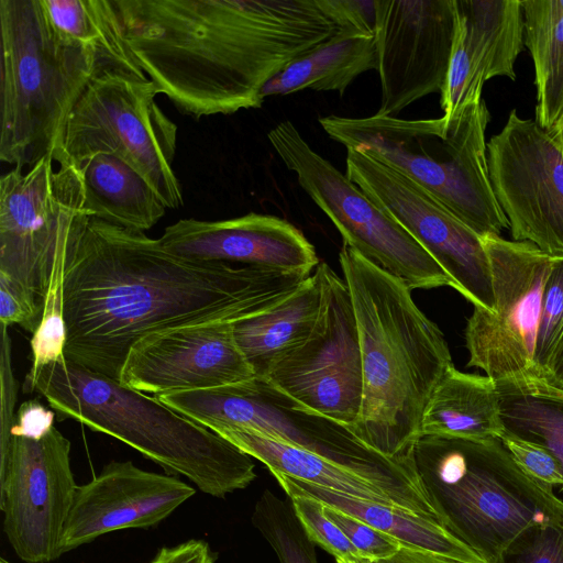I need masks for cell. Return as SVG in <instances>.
Listing matches in <instances>:
<instances>
[{"mask_svg":"<svg viewBox=\"0 0 563 563\" xmlns=\"http://www.w3.org/2000/svg\"><path fill=\"white\" fill-rule=\"evenodd\" d=\"M311 275L201 261L158 239L89 218L65 266L64 356L120 382L130 349L147 334L260 314Z\"/></svg>","mask_w":563,"mask_h":563,"instance_id":"6da1fadb","label":"cell"},{"mask_svg":"<svg viewBox=\"0 0 563 563\" xmlns=\"http://www.w3.org/2000/svg\"><path fill=\"white\" fill-rule=\"evenodd\" d=\"M139 66L196 120L263 104V87L341 30L320 0H112Z\"/></svg>","mask_w":563,"mask_h":563,"instance_id":"7a4b0ae2","label":"cell"},{"mask_svg":"<svg viewBox=\"0 0 563 563\" xmlns=\"http://www.w3.org/2000/svg\"><path fill=\"white\" fill-rule=\"evenodd\" d=\"M339 262L362 357V405L352 431L385 456H407L420 435L424 408L453 364L448 343L404 282L345 244Z\"/></svg>","mask_w":563,"mask_h":563,"instance_id":"3957f363","label":"cell"},{"mask_svg":"<svg viewBox=\"0 0 563 563\" xmlns=\"http://www.w3.org/2000/svg\"><path fill=\"white\" fill-rule=\"evenodd\" d=\"M24 391H36L60 417L113 437L202 493L224 498L255 478L252 456L155 396L77 366L65 357L31 368Z\"/></svg>","mask_w":563,"mask_h":563,"instance_id":"277c9868","label":"cell"},{"mask_svg":"<svg viewBox=\"0 0 563 563\" xmlns=\"http://www.w3.org/2000/svg\"><path fill=\"white\" fill-rule=\"evenodd\" d=\"M410 456L439 522L486 563L527 530L563 525V500L527 475L500 439L420 435Z\"/></svg>","mask_w":563,"mask_h":563,"instance_id":"5b68a950","label":"cell"},{"mask_svg":"<svg viewBox=\"0 0 563 563\" xmlns=\"http://www.w3.org/2000/svg\"><path fill=\"white\" fill-rule=\"evenodd\" d=\"M485 100L454 115L405 120L371 115L319 118L324 132L347 148L363 151L429 192L481 236L509 229L493 190Z\"/></svg>","mask_w":563,"mask_h":563,"instance_id":"8992f818","label":"cell"},{"mask_svg":"<svg viewBox=\"0 0 563 563\" xmlns=\"http://www.w3.org/2000/svg\"><path fill=\"white\" fill-rule=\"evenodd\" d=\"M0 161L30 168L53 156L91 78L95 54L60 35L42 0H0Z\"/></svg>","mask_w":563,"mask_h":563,"instance_id":"52a82bcc","label":"cell"},{"mask_svg":"<svg viewBox=\"0 0 563 563\" xmlns=\"http://www.w3.org/2000/svg\"><path fill=\"white\" fill-rule=\"evenodd\" d=\"M155 397L214 432L252 430L318 454L379 487L396 507L439 522L410 453L396 459L380 454L349 427L309 409L265 378Z\"/></svg>","mask_w":563,"mask_h":563,"instance_id":"ba28073f","label":"cell"},{"mask_svg":"<svg viewBox=\"0 0 563 563\" xmlns=\"http://www.w3.org/2000/svg\"><path fill=\"white\" fill-rule=\"evenodd\" d=\"M148 78L101 70L70 111L53 158L78 167L97 153H113L137 170L167 209L184 203L173 170L177 125L162 111Z\"/></svg>","mask_w":563,"mask_h":563,"instance_id":"9c48e42d","label":"cell"},{"mask_svg":"<svg viewBox=\"0 0 563 563\" xmlns=\"http://www.w3.org/2000/svg\"><path fill=\"white\" fill-rule=\"evenodd\" d=\"M267 137L287 169L295 173L299 186L339 230L345 245L410 290L454 288L451 277L413 236L312 150L294 123H278Z\"/></svg>","mask_w":563,"mask_h":563,"instance_id":"30bf717a","label":"cell"},{"mask_svg":"<svg viewBox=\"0 0 563 563\" xmlns=\"http://www.w3.org/2000/svg\"><path fill=\"white\" fill-rule=\"evenodd\" d=\"M90 216L80 170L46 156L0 179V273L44 303L57 252L71 244Z\"/></svg>","mask_w":563,"mask_h":563,"instance_id":"8fae6325","label":"cell"},{"mask_svg":"<svg viewBox=\"0 0 563 563\" xmlns=\"http://www.w3.org/2000/svg\"><path fill=\"white\" fill-rule=\"evenodd\" d=\"M487 252L495 308L474 307L465 339L468 366L495 380L537 374L534 351L545 282L555 256L529 242L482 236Z\"/></svg>","mask_w":563,"mask_h":563,"instance_id":"7c38bea8","label":"cell"},{"mask_svg":"<svg viewBox=\"0 0 563 563\" xmlns=\"http://www.w3.org/2000/svg\"><path fill=\"white\" fill-rule=\"evenodd\" d=\"M346 177L395 219L439 263L454 289L494 311L493 278L483 239L415 181L369 156L347 148Z\"/></svg>","mask_w":563,"mask_h":563,"instance_id":"4fadbf2b","label":"cell"},{"mask_svg":"<svg viewBox=\"0 0 563 563\" xmlns=\"http://www.w3.org/2000/svg\"><path fill=\"white\" fill-rule=\"evenodd\" d=\"M314 273L321 285L317 323L306 342L265 379L309 409L353 430L363 396L354 308L344 278L324 262Z\"/></svg>","mask_w":563,"mask_h":563,"instance_id":"5bb4252c","label":"cell"},{"mask_svg":"<svg viewBox=\"0 0 563 563\" xmlns=\"http://www.w3.org/2000/svg\"><path fill=\"white\" fill-rule=\"evenodd\" d=\"M70 441L55 427L40 438L12 435L0 459L3 531L26 563H48L62 544L76 489Z\"/></svg>","mask_w":563,"mask_h":563,"instance_id":"9a60e30c","label":"cell"},{"mask_svg":"<svg viewBox=\"0 0 563 563\" xmlns=\"http://www.w3.org/2000/svg\"><path fill=\"white\" fill-rule=\"evenodd\" d=\"M487 156L514 241L563 256V150L555 136L514 109L487 142Z\"/></svg>","mask_w":563,"mask_h":563,"instance_id":"2e32d148","label":"cell"},{"mask_svg":"<svg viewBox=\"0 0 563 563\" xmlns=\"http://www.w3.org/2000/svg\"><path fill=\"white\" fill-rule=\"evenodd\" d=\"M455 0H376L380 103L396 117L415 101L441 93L455 34Z\"/></svg>","mask_w":563,"mask_h":563,"instance_id":"e0dca14e","label":"cell"},{"mask_svg":"<svg viewBox=\"0 0 563 563\" xmlns=\"http://www.w3.org/2000/svg\"><path fill=\"white\" fill-rule=\"evenodd\" d=\"M255 377L235 342L233 323L218 322L145 335L130 349L120 383L156 396L209 389Z\"/></svg>","mask_w":563,"mask_h":563,"instance_id":"ac0fdd59","label":"cell"},{"mask_svg":"<svg viewBox=\"0 0 563 563\" xmlns=\"http://www.w3.org/2000/svg\"><path fill=\"white\" fill-rule=\"evenodd\" d=\"M192 486L170 474L111 461L77 487L65 525L63 554L118 530L148 529L195 495Z\"/></svg>","mask_w":563,"mask_h":563,"instance_id":"d6986e66","label":"cell"},{"mask_svg":"<svg viewBox=\"0 0 563 563\" xmlns=\"http://www.w3.org/2000/svg\"><path fill=\"white\" fill-rule=\"evenodd\" d=\"M170 252L201 261L311 275L314 246L285 219L250 212L225 220L180 219L159 238Z\"/></svg>","mask_w":563,"mask_h":563,"instance_id":"ffe728a7","label":"cell"},{"mask_svg":"<svg viewBox=\"0 0 563 563\" xmlns=\"http://www.w3.org/2000/svg\"><path fill=\"white\" fill-rule=\"evenodd\" d=\"M455 20L449 71L440 93L444 115L481 100L487 80H515V64L525 44L521 0H455Z\"/></svg>","mask_w":563,"mask_h":563,"instance_id":"44dd1931","label":"cell"},{"mask_svg":"<svg viewBox=\"0 0 563 563\" xmlns=\"http://www.w3.org/2000/svg\"><path fill=\"white\" fill-rule=\"evenodd\" d=\"M272 474L287 496L301 495L314 498L396 539L402 548L441 555L462 563H486L435 520L395 506L340 494L278 472Z\"/></svg>","mask_w":563,"mask_h":563,"instance_id":"7402d4cb","label":"cell"},{"mask_svg":"<svg viewBox=\"0 0 563 563\" xmlns=\"http://www.w3.org/2000/svg\"><path fill=\"white\" fill-rule=\"evenodd\" d=\"M321 307V285L313 272L273 308L233 323L235 342L256 377L266 378L311 334Z\"/></svg>","mask_w":563,"mask_h":563,"instance_id":"603a6c76","label":"cell"},{"mask_svg":"<svg viewBox=\"0 0 563 563\" xmlns=\"http://www.w3.org/2000/svg\"><path fill=\"white\" fill-rule=\"evenodd\" d=\"M503 433L496 380L460 372L452 364L424 408L420 435L486 441Z\"/></svg>","mask_w":563,"mask_h":563,"instance_id":"cb8c5ba5","label":"cell"},{"mask_svg":"<svg viewBox=\"0 0 563 563\" xmlns=\"http://www.w3.org/2000/svg\"><path fill=\"white\" fill-rule=\"evenodd\" d=\"M77 168L90 218L144 232L165 214L167 208L155 189L118 155L97 153Z\"/></svg>","mask_w":563,"mask_h":563,"instance_id":"d4e9b609","label":"cell"},{"mask_svg":"<svg viewBox=\"0 0 563 563\" xmlns=\"http://www.w3.org/2000/svg\"><path fill=\"white\" fill-rule=\"evenodd\" d=\"M378 69L375 36L340 31L298 57L262 89L263 99L305 89L341 95L361 74Z\"/></svg>","mask_w":563,"mask_h":563,"instance_id":"484cf974","label":"cell"},{"mask_svg":"<svg viewBox=\"0 0 563 563\" xmlns=\"http://www.w3.org/2000/svg\"><path fill=\"white\" fill-rule=\"evenodd\" d=\"M269 472L307 482L340 494L395 506L379 487L362 476L307 450H302L245 429L216 431Z\"/></svg>","mask_w":563,"mask_h":563,"instance_id":"4316f807","label":"cell"},{"mask_svg":"<svg viewBox=\"0 0 563 563\" xmlns=\"http://www.w3.org/2000/svg\"><path fill=\"white\" fill-rule=\"evenodd\" d=\"M496 387L503 434L542 445L563 474V388L537 374L499 379Z\"/></svg>","mask_w":563,"mask_h":563,"instance_id":"83f0119b","label":"cell"},{"mask_svg":"<svg viewBox=\"0 0 563 563\" xmlns=\"http://www.w3.org/2000/svg\"><path fill=\"white\" fill-rule=\"evenodd\" d=\"M53 27L89 51L103 70L147 77L123 34L112 0H42Z\"/></svg>","mask_w":563,"mask_h":563,"instance_id":"f1b7e54d","label":"cell"},{"mask_svg":"<svg viewBox=\"0 0 563 563\" xmlns=\"http://www.w3.org/2000/svg\"><path fill=\"white\" fill-rule=\"evenodd\" d=\"M525 44L534 69L536 121L554 133L563 124V18H551L521 1Z\"/></svg>","mask_w":563,"mask_h":563,"instance_id":"f546056e","label":"cell"},{"mask_svg":"<svg viewBox=\"0 0 563 563\" xmlns=\"http://www.w3.org/2000/svg\"><path fill=\"white\" fill-rule=\"evenodd\" d=\"M251 520L279 563H318L316 545L306 534L289 498L284 500L265 489L254 506Z\"/></svg>","mask_w":563,"mask_h":563,"instance_id":"4dcf8cb0","label":"cell"},{"mask_svg":"<svg viewBox=\"0 0 563 563\" xmlns=\"http://www.w3.org/2000/svg\"><path fill=\"white\" fill-rule=\"evenodd\" d=\"M75 241L60 249L55 256L44 297L43 317L31 339V368H37L65 357L66 327L63 312V283L65 266Z\"/></svg>","mask_w":563,"mask_h":563,"instance_id":"1f68e13d","label":"cell"},{"mask_svg":"<svg viewBox=\"0 0 563 563\" xmlns=\"http://www.w3.org/2000/svg\"><path fill=\"white\" fill-rule=\"evenodd\" d=\"M563 336V256H555L544 285L534 351L537 375L542 376Z\"/></svg>","mask_w":563,"mask_h":563,"instance_id":"d6a6232c","label":"cell"},{"mask_svg":"<svg viewBox=\"0 0 563 563\" xmlns=\"http://www.w3.org/2000/svg\"><path fill=\"white\" fill-rule=\"evenodd\" d=\"M309 540L335 559L361 556L342 530L324 515V505L319 500L301 496H287Z\"/></svg>","mask_w":563,"mask_h":563,"instance_id":"836d02e7","label":"cell"},{"mask_svg":"<svg viewBox=\"0 0 563 563\" xmlns=\"http://www.w3.org/2000/svg\"><path fill=\"white\" fill-rule=\"evenodd\" d=\"M499 563H563V525L527 530L506 549Z\"/></svg>","mask_w":563,"mask_h":563,"instance_id":"e575fe53","label":"cell"},{"mask_svg":"<svg viewBox=\"0 0 563 563\" xmlns=\"http://www.w3.org/2000/svg\"><path fill=\"white\" fill-rule=\"evenodd\" d=\"M324 515L342 530L364 559L372 562L388 559L401 548L396 539L339 509L324 505Z\"/></svg>","mask_w":563,"mask_h":563,"instance_id":"d590c367","label":"cell"},{"mask_svg":"<svg viewBox=\"0 0 563 563\" xmlns=\"http://www.w3.org/2000/svg\"><path fill=\"white\" fill-rule=\"evenodd\" d=\"M44 303L31 290L0 273V321L10 327L18 324L32 334L43 317Z\"/></svg>","mask_w":563,"mask_h":563,"instance_id":"8d00e7d4","label":"cell"},{"mask_svg":"<svg viewBox=\"0 0 563 563\" xmlns=\"http://www.w3.org/2000/svg\"><path fill=\"white\" fill-rule=\"evenodd\" d=\"M500 441L520 468L536 482L551 489L563 486L560 464L549 450L509 434H503Z\"/></svg>","mask_w":563,"mask_h":563,"instance_id":"74e56055","label":"cell"},{"mask_svg":"<svg viewBox=\"0 0 563 563\" xmlns=\"http://www.w3.org/2000/svg\"><path fill=\"white\" fill-rule=\"evenodd\" d=\"M7 325L1 324V353H0V459L4 457L11 443V429L15 420V405L18 400V382L12 369L11 339Z\"/></svg>","mask_w":563,"mask_h":563,"instance_id":"f35d334b","label":"cell"},{"mask_svg":"<svg viewBox=\"0 0 563 563\" xmlns=\"http://www.w3.org/2000/svg\"><path fill=\"white\" fill-rule=\"evenodd\" d=\"M320 4L341 31L375 36L376 0H320Z\"/></svg>","mask_w":563,"mask_h":563,"instance_id":"ab89813d","label":"cell"},{"mask_svg":"<svg viewBox=\"0 0 563 563\" xmlns=\"http://www.w3.org/2000/svg\"><path fill=\"white\" fill-rule=\"evenodd\" d=\"M55 411L35 399L26 400L18 408L11 429L12 435L40 438L54 426Z\"/></svg>","mask_w":563,"mask_h":563,"instance_id":"60d3db41","label":"cell"},{"mask_svg":"<svg viewBox=\"0 0 563 563\" xmlns=\"http://www.w3.org/2000/svg\"><path fill=\"white\" fill-rule=\"evenodd\" d=\"M217 554L208 542L190 539L173 547L161 548L151 563H216Z\"/></svg>","mask_w":563,"mask_h":563,"instance_id":"b9f144b4","label":"cell"},{"mask_svg":"<svg viewBox=\"0 0 563 563\" xmlns=\"http://www.w3.org/2000/svg\"><path fill=\"white\" fill-rule=\"evenodd\" d=\"M373 563H462L441 555L400 548L393 556L384 560L374 561Z\"/></svg>","mask_w":563,"mask_h":563,"instance_id":"7bdbcfd3","label":"cell"},{"mask_svg":"<svg viewBox=\"0 0 563 563\" xmlns=\"http://www.w3.org/2000/svg\"><path fill=\"white\" fill-rule=\"evenodd\" d=\"M542 377L563 388V339L552 355Z\"/></svg>","mask_w":563,"mask_h":563,"instance_id":"ee69618b","label":"cell"},{"mask_svg":"<svg viewBox=\"0 0 563 563\" xmlns=\"http://www.w3.org/2000/svg\"><path fill=\"white\" fill-rule=\"evenodd\" d=\"M336 563H373L372 561L364 559L362 556H356L347 560L335 559Z\"/></svg>","mask_w":563,"mask_h":563,"instance_id":"f6af8a7d","label":"cell"},{"mask_svg":"<svg viewBox=\"0 0 563 563\" xmlns=\"http://www.w3.org/2000/svg\"><path fill=\"white\" fill-rule=\"evenodd\" d=\"M552 134L555 136V139L558 140L559 144L561 145V147L563 150V124L559 128L558 131H555Z\"/></svg>","mask_w":563,"mask_h":563,"instance_id":"bcb514c9","label":"cell"},{"mask_svg":"<svg viewBox=\"0 0 563 563\" xmlns=\"http://www.w3.org/2000/svg\"><path fill=\"white\" fill-rule=\"evenodd\" d=\"M0 563H11V562H9L8 560H5L4 558H1V559H0Z\"/></svg>","mask_w":563,"mask_h":563,"instance_id":"7dc6e473","label":"cell"},{"mask_svg":"<svg viewBox=\"0 0 563 563\" xmlns=\"http://www.w3.org/2000/svg\"><path fill=\"white\" fill-rule=\"evenodd\" d=\"M562 339H563V336H562ZM562 339H561V340H562ZM560 342H561V341H560ZM559 344H560V343H559Z\"/></svg>","mask_w":563,"mask_h":563,"instance_id":"c3c4849f","label":"cell"}]
</instances>
